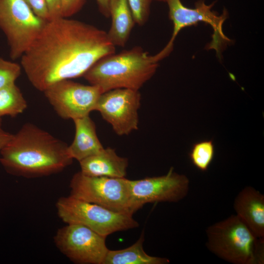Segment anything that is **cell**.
Here are the masks:
<instances>
[{
  "label": "cell",
  "mask_w": 264,
  "mask_h": 264,
  "mask_svg": "<svg viewBox=\"0 0 264 264\" xmlns=\"http://www.w3.org/2000/svg\"><path fill=\"white\" fill-rule=\"evenodd\" d=\"M105 31L68 18L47 21L21 57L31 85L44 91L54 83L83 76L99 59L115 53Z\"/></svg>",
  "instance_id": "obj_1"
},
{
  "label": "cell",
  "mask_w": 264,
  "mask_h": 264,
  "mask_svg": "<svg viewBox=\"0 0 264 264\" xmlns=\"http://www.w3.org/2000/svg\"><path fill=\"white\" fill-rule=\"evenodd\" d=\"M68 146L35 125L26 123L0 151V162L13 175L28 178L49 176L72 163Z\"/></svg>",
  "instance_id": "obj_2"
},
{
  "label": "cell",
  "mask_w": 264,
  "mask_h": 264,
  "mask_svg": "<svg viewBox=\"0 0 264 264\" xmlns=\"http://www.w3.org/2000/svg\"><path fill=\"white\" fill-rule=\"evenodd\" d=\"M161 60L158 53L151 55L135 46L101 58L83 77L103 93L116 88L139 90L154 75Z\"/></svg>",
  "instance_id": "obj_3"
},
{
  "label": "cell",
  "mask_w": 264,
  "mask_h": 264,
  "mask_svg": "<svg viewBox=\"0 0 264 264\" xmlns=\"http://www.w3.org/2000/svg\"><path fill=\"white\" fill-rule=\"evenodd\" d=\"M206 246L214 255L233 264L264 262V239L257 238L236 215L216 222L206 230Z\"/></svg>",
  "instance_id": "obj_4"
},
{
  "label": "cell",
  "mask_w": 264,
  "mask_h": 264,
  "mask_svg": "<svg viewBox=\"0 0 264 264\" xmlns=\"http://www.w3.org/2000/svg\"><path fill=\"white\" fill-rule=\"evenodd\" d=\"M56 208L64 222L84 225L105 237L139 226L132 215L114 212L71 196L60 198Z\"/></svg>",
  "instance_id": "obj_5"
},
{
  "label": "cell",
  "mask_w": 264,
  "mask_h": 264,
  "mask_svg": "<svg viewBox=\"0 0 264 264\" xmlns=\"http://www.w3.org/2000/svg\"><path fill=\"white\" fill-rule=\"evenodd\" d=\"M69 186L70 196L75 198L132 216L129 179L125 177L90 176L79 172L72 176Z\"/></svg>",
  "instance_id": "obj_6"
},
{
  "label": "cell",
  "mask_w": 264,
  "mask_h": 264,
  "mask_svg": "<svg viewBox=\"0 0 264 264\" xmlns=\"http://www.w3.org/2000/svg\"><path fill=\"white\" fill-rule=\"evenodd\" d=\"M46 22L37 16L23 0H0V28L6 37L12 59L22 56Z\"/></svg>",
  "instance_id": "obj_7"
},
{
  "label": "cell",
  "mask_w": 264,
  "mask_h": 264,
  "mask_svg": "<svg viewBox=\"0 0 264 264\" xmlns=\"http://www.w3.org/2000/svg\"><path fill=\"white\" fill-rule=\"evenodd\" d=\"M169 7V16L173 24V31L169 42L162 50L168 54L172 51L174 42L179 31L184 27L203 22L209 24L213 29L212 40L209 49L216 50L220 57L221 51L231 40L224 34L223 23L227 18L225 10L219 15L212 8L215 3L206 4L204 0H199L195 3V6L190 8L184 6L180 0H166Z\"/></svg>",
  "instance_id": "obj_8"
},
{
  "label": "cell",
  "mask_w": 264,
  "mask_h": 264,
  "mask_svg": "<svg viewBox=\"0 0 264 264\" xmlns=\"http://www.w3.org/2000/svg\"><path fill=\"white\" fill-rule=\"evenodd\" d=\"M129 183L132 215L147 203L179 201L187 196L190 185L188 178L174 172L173 167L166 175L129 179Z\"/></svg>",
  "instance_id": "obj_9"
},
{
  "label": "cell",
  "mask_w": 264,
  "mask_h": 264,
  "mask_svg": "<svg viewBox=\"0 0 264 264\" xmlns=\"http://www.w3.org/2000/svg\"><path fill=\"white\" fill-rule=\"evenodd\" d=\"M57 114L64 119L73 120L89 115L95 110L103 93L94 85H86L71 80L56 82L43 91Z\"/></svg>",
  "instance_id": "obj_10"
},
{
  "label": "cell",
  "mask_w": 264,
  "mask_h": 264,
  "mask_svg": "<svg viewBox=\"0 0 264 264\" xmlns=\"http://www.w3.org/2000/svg\"><path fill=\"white\" fill-rule=\"evenodd\" d=\"M106 238L84 225L67 224L54 240L60 251L76 264H103L109 250Z\"/></svg>",
  "instance_id": "obj_11"
},
{
  "label": "cell",
  "mask_w": 264,
  "mask_h": 264,
  "mask_svg": "<svg viewBox=\"0 0 264 264\" xmlns=\"http://www.w3.org/2000/svg\"><path fill=\"white\" fill-rule=\"evenodd\" d=\"M140 102L139 90L116 88L101 94L95 110L100 112L117 134L128 135L138 128Z\"/></svg>",
  "instance_id": "obj_12"
},
{
  "label": "cell",
  "mask_w": 264,
  "mask_h": 264,
  "mask_svg": "<svg viewBox=\"0 0 264 264\" xmlns=\"http://www.w3.org/2000/svg\"><path fill=\"white\" fill-rule=\"evenodd\" d=\"M233 207L253 234L264 239V195L252 187H245L235 198Z\"/></svg>",
  "instance_id": "obj_13"
},
{
  "label": "cell",
  "mask_w": 264,
  "mask_h": 264,
  "mask_svg": "<svg viewBox=\"0 0 264 264\" xmlns=\"http://www.w3.org/2000/svg\"><path fill=\"white\" fill-rule=\"evenodd\" d=\"M79 163L80 172L90 176L125 177L128 166V159L119 156L110 147L104 148Z\"/></svg>",
  "instance_id": "obj_14"
},
{
  "label": "cell",
  "mask_w": 264,
  "mask_h": 264,
  "mask_svg": "<svg viewBox=\"0 0 264 264\" xmlns=\"http://www.w3.org/2000/svg\"><path fill=\"white\" fill-rule=\"evenodd\" d=\"M75 136L72 143L68 146L70 157L79 162L96 154L104 148L97 136L95 125L89 115L73 120Z\"/></svg>",
  "instance_id": "obj_15"
},
{
  "label": "cell",
  "mask_w": 264,
  "mask_h": 264,
  "mask_svg": "<svg viewBox=\"0 0 264 264\" xmlns=\"http://www.w3.org/2000/svg\"><path fill=\"white\" fill-rule=\"evenodd\" d=\"M110 27L109 39L115 46L123 47L129 38L135 22L128 0H110Z\"/></svg>",
  "instance_id": "obj_16"
},
{
  "label": "cell",
  "mask_w": 264,
  "mask_h": 264,
  "mask_svg": "<svg viewBox=\"0 0 264 264\" xmlns=\"http://www.w3.org/2000/svg\"><path fill=\"white\" fill-rule=\"evenodd\" d=\"M144 234L131 246L120 250H108L103 264H168L166 258L150 256L145 252L143 244Z\"/></svg>",
  "instance_id": "obj_17"
},
{
  "label": "cell",
  "mask_w": 264,
  "mask_h": 264,
  "mask_svg": "<svg viewBox=\"0 0 264 264\" xmlns=\"http://www.w3.org/2000/svg\"><path fill=\"white\" fill-rule=\"evenodd\" d=\"M27 102L15 84L0 89V119L7 115L14 117L22 113Z\"/></svg>",
  "instance_id": "obj_18"
},
{
  "label": "cell",
  "mask_w": 264,
  "mask_h": 264,
  "mask_svg": "<svg viewBox=\"0 0 264 264\" xmlns=\"http://www.w3.org/2000/svg\"><path fill=\"white\" fill-rule=\"evenodd\" d=\"M192 163L199 170L206 171L215 155L212 140H203L195 143L189 154Z\"/></svg>",
  "instance_id": "obj_19"
},
{
  "label": "cell",
  "mask_w": 264,
  "mask_h": 264,
  "mask_svg": "<svg viewBox=\"0 0 264 264\" xmlns=\"http://www.w3.org/2000/svg\"><path fill=\"white\" fill-rule=\"evenodd\" d=\"M22 68L19 64L0 57V89L15 84Z\"/></svg>",
  "instance_id": "obj_20"
},
{
  "label": "cell",
  "mask_w": 264,
  "mask_h": 264,
  "mask_svg": "<svg viewBox=\"0 0 264 264\" xmlns=\"http://www.w3.org/2000/svg\"><path fill=\"white\" fill-rule=\"evenodd\" d=\"M152 0H128L135 22L139 26L147 21Z\"/></svg>",
  "instance_id": "obj_21"
},
{
  "label": "cell",
  "mask_w": 264,
  "mask_h": 264,
  "mask_svg": "<svg viewBox=\"0 0 264 264\" xmlns=\"http://www.w3.org/2000/svg\"><path fill=\"white\" fill-rule=\"evenodd\" d=\"M62 17H69L78 11L84 6L86 0H61Z\"/></svg>",
  "instance_id": "obj_22"
},
{
  "label": "cell",
  "mask_w": 264,
  "mask_h": 264,
  "mask_svg": "<svg viewBox=\"0 0 264 264\" xmlns=\"http://www.w3.org/2000/svg\"><path fill=\"white\" fill-rule=\"evenodd\" d=\"M23 0L37 16L46 21L50 20V16L45 0Z\"/></svg>",
  "instance_id": "obj_23"
},
{
  "label": "cell",
  "mask_w": 264,
  "mask_h": 264,
  "mask_svg": "<svg viewBox=\"0 0 264 264\" xmlns=\"http://www.w3.org/2000/svg\"><path fill=\"white\" fill-rule=\"evenodd\" d=\"M45 1L48 10L50 20L62 17L61 0H45Z\"/></svg>",
  "instance_id": "obj_24"
},
{
  "label": "cell",
  "mask_w": 264,
  "mask_h": 264,
  "mask_svg": "<svg viewBox=\"0 0 264 264\" xmlns=\"http://www.w3.org/2000/svg\"><path fill=\"white\" fill-rule=\"evenodd\" d=\"M13 134L5 131L2 128L1 118L0 119V152L8 142Z\"/></svg>",
  "instance_id": "obj_25"
},
{
  "label": "cell",
  "mask_w": 264,
  "mask_h": 264,
  "mask_svg": "<svg viewBox=\"0 0 264 264\" xmlns=\"http://www.w3.org/2000/svg\"><path fill=\"white\" fill-rule=\"evenodd\" d=\"M99 10L106 18L110 17V0H96Z\"/></svg>",
  "instance_id": "obj_26"
},
{
  "label": "cell",
  "mask_w": 264,
  "mask_h": 264,
  "mask_svg": "<svg viewBox=\"0 0 264 264\" xmlns=\"http://www.w3.org/2000/svg\"><path fill=\"white\" fill-rule=\"evenodd\" d=\"M155 0L159 1H163V2H165L166 1V0Z\"/></svg>",
  "instance_id": "obj_27"
}]
</instances>
